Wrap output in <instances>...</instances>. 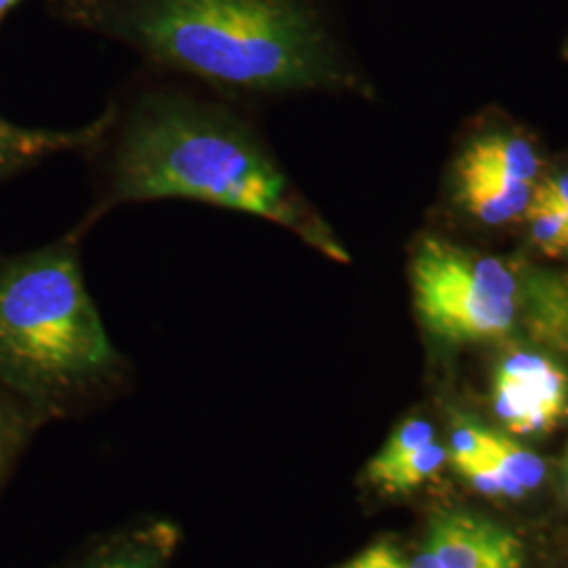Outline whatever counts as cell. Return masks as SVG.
Instances as JSON below:
<instances>
[{"label":"cell","instance_id":"5b68a950","mask_svg":"<svg viewBox=\"0 0 568 568\" xmlns=\"http://www.w3.org/2000/svg\"><path fill=\"white\" fill-rule=\"evenodd\" d=\"M493 408L514 434H544L568 415V375L537 352H511L493 375Z\"/></svg>","mask_w":568,"mask_h":568},{"label":"cell","instance_id":"e0dca14e","mask_svg":"<svg viewBox=\"0 0 568 568\" xmlns=\"http://www.w3.org/2000/svg\"><path fill=\"white\" fill-rule=\"evenodd\" d=\"M20 434V415L9 398L0 392V471L7 466L9 453L16 447V438Z\"/></svg>","mask_w":568,"mask_h":568},{"label":"cell","instance_id":"7a4b0ae2","mask_svg":"<svg viewBox=\"0 0 568 568\" xmlns=\"http://www.w3.org/2000/svg\"><path fill=\"white\" fill-rule=\"evenodd\" d=\"M53 20L122 44L143 68L264 108L371 95L331 0H44Z\"/></svg>","mask_w":568,"mask_h":568},{"label":"cell","instance_id":"3957f363","mask_svg":"<svg viewBox=\"0 0 568 568\" xmlns=\"http://www.w3.org/2000/svg\"><path fill=\"white\" fill-rule=\"evenodd\" d=\"M84 236L0 255V386L37 413L105 405L131 365L103 325L82 272Z\"/></svg>","mask_w":568,"mask_h":568},{"label":"cell","instance_id":"ba28073f","mask_svg":"<svg viewBox=\"0 0 568 568\" xmlns=\"http://www.w3.org/2000/svg\"><path fill=\"white\" fill-rule=\"evenodd\" d=\"M180 539V528L171 520H145L100 539L74 568H169Z\"/></svg>","mask_w":568,"mask_h":568},{"label":"cell","instance_id":"2e32d148","mask_svg":"<svg viewBox=\"0 0 568 568\" xmlns=\"http://www.w3.org/2000/svg\"><path fill=\"white\" fill-rule=\"evenodd\" d=\"M342 568H406V560L392 541H377L354 556Z\"/></svg>","mask_w":568,"mask_h":568},{"label":"cell","instance_id":"d6986e66","mask_svg":"<svg viewBox=\"0 0 568 568\" xmlns=\"http://www.w3.org/2000/svg\"><path fill=\"white\" fill-rule=\"evenodd\" d=\"M406 568H443L438 562H436V558L427 551L426 548L419 549V554L413 558V560H408L406 562Z\"/></svg>","mask_w":568,"mask_h":568},{"label":"cell","instance_id":"ffe728a7","mask_svg":"<svg viewBox=\"0 0 568 568\" xmlns=\"http://www.w3.org/2000/svg\"><path fill=\"white\" fill-rule=\"evenodd\" d=\"M21 0H0V26L7 20V16L20 4Z\"/></svg>","mask_w":568,"mask_h":568},{"label":"cell","instance_id":"7402d4cb","mask_svg":"<svg viewBox=\"0 0 568 568\" xmlns=\"http://www.w3.org/2000/svg\"><path fill=\"white\" fill-rule=\"evenodd\" d=\"M567 51H568V39H567Z\"/></svg>","mask_w":568,"mask_h":568},{"label":"cell","instance_id":"5bb4252c","mask_svg":"<svg viewBox=\"0 0 568 568\" xmlns=\"http://www.w3.org/2000/svg\"><path fill=\"white\" fill-rule=\"evenodd\" d=\"M453 467L466 478L469 487L476 488L478 493L488 495V497L518 499L527 493L516 480H511L508 474L497 466L490 457L457 462V464H453Z\"/></svg>","mask_w":568,"mask_h":568},{"label":"cell","instance_id":"9a60e30c","mask_svg":"<svg viewBox=\"0 0 568 568\" xmlns=\"http://www.w3.org/2000/svg\"><path fill=\"white\" fill-rule=\"evenodd\" d=\"M488 438H490V429L476 426L471 422H462L453 429L450 450H448L450 464L487 457Z\"/></svg>","mask_w":568,"mask_h":568},{"label":"cell","instance_id":"7c38bea8","mask_svg":"<svg viewBox=\"0 0 568 568\" xmlns=\"http://www.w3.org/2000/svg\"><path fill=\"white\" fill-rule=\"evenodd\" d=\"M487 457H490L511 480H516L525 490L539 487L546 476V464L539 455L530 453L528 448L520 447L516 440L497 432H490Z\"/></svg>","mask_w":568,"mask_h":568},{"label":"cell","instance_id":"52a82bcc","mask_svg":"<svg viewBox=\"0 0 568 568\" xmlns=\"http://www.w3.org/2000/svg\"><path fill=\"white\" fill-rule=\"evenodd\" d=\"M546 163L535 142L520 131H490L467 143L455 164L457 180L501 183V185H539Z\"/></svg>","mask_w":568,"mask_h":568},{"label":"cell","instance_id":"8fae6325","mask_svg":"<svg viewBox=\"0 0 568 568\" xmlns=\"http://www.w3.org/2000/svg\"><path fill=\"white\" fill-rule=\"evenodd\" d=\"M528 244L546 260L568 262V217L567 213L549 194L544 180L537 185L532 203L525 217Z\"/></svg>","mask_w":568,"mask_h":568},{"label":"cell","instance_id":"277c9868","mask_svg":"<svg viewBox=\"0 0 568 568\" xmlns=\"http://www.w3.org/2000/svg\"><path fill=\"white\" fill-rule=\"evenodd\" d=\"M419 323L447 344L497 342L523 326L568 347V274L422 236L408 257Z\"/></svg>","mask_w":568,"mask_h":568},{"label":"cell","instance_id":"6da1fadb","mask_svg":"<svg viewBox=\"0 0 568 568\" xmlns=\"http://www.w3.org/2000/svg\"><path fill=\"white\" fill-rule=\"evenodd\" d=\"M81 156L91 183L74 225L82 236L124 204L192 201L284 227L333 262L349 260L276 156L262 110L194 82L142 65L108 98Z\"/></svg>","mask_w":568,"mask_h":568},{"label":"cell","instance_id":"44dd1931","mask_svg":"<svg viewBox=\"0 0 568 568\" xmlns=\"http://www.w3.org/2000/svg\"><path fill=\"white\" fill-rule=\"evenodd\" d=\"M567 495H568V478H567Z\"/></svg>","mask_w":568,"mask_h":568},{"label":"cell","instance_id":"9c48e42d","mask_svg":"<svg viewBox=\"0 0 568 568\" xmlns=\"http://www.w3.org/2000/svg\"><path fill=\"white\" fill-rule=\"evenodd\" d=\"M93 135V122L70 129H30L0 116V183L9 182L30 169L60 156L81 154Z\"/></svg>","mask_w":568,"mask_h":568},{"label":"cell","instance_id":"ac0fdd59","mask_svg":"<svg viewBox=\"0 0 568 568\" xmlns=\"http://www.w3.org/2000/svg\"><path fill=\"white\" fill-rule=\"evenodd\" d=\"M544 185L548 187L549 194L560 204V209L567 213L568 217V164L558 169L551 175H544Z\"/></svg>","mask_w":568,"mask_h":568},{"label":"cell","instance_id":"8992f818","mask_svg":"<svg viewBox=\"0 0 568 568\" xmlns=\"http://www.w3.org/2000/svg\"><path fill=\"white\" fill-rule=\"evenodd\" d=\"M443 568H523L520 539L480 516L466 511L434 514L424 546Z\"/></svg>","mask_w":568,"mask_h":568},{"label":"cell","instance_id":"4fadbf2b","mask_svg":"<svg viewBox=\"0 0 568 568\" xmlns=\"http://www.w3.org/2000/svg\"><path fill=\"white\" fill-rule=\"evenodd\" d=\"M432 440H436L434 426L422 417H408L403 424L394 427L386 445L379 448V453L366 464V467H384L400 462L410 453L429 445Z\"/></svg>","mask_w":568,"mask_h":568},{"label":"cell","instance_id":"30bf717a","mask_svg":"<svg viewBox=\"0 0 568 568\" xmlns=\"http://www.w3.org/2000/svg\"><path fill=\"white\" fill-rule=\"evenodd\" d=\"M448 450L432 440L426 447L410 453L405 459L384 467H366L365 480L382 495L398 497L422 487L447 464Z\"/></svg>","mask_w":568,"mask_h":568}]
</instances>
